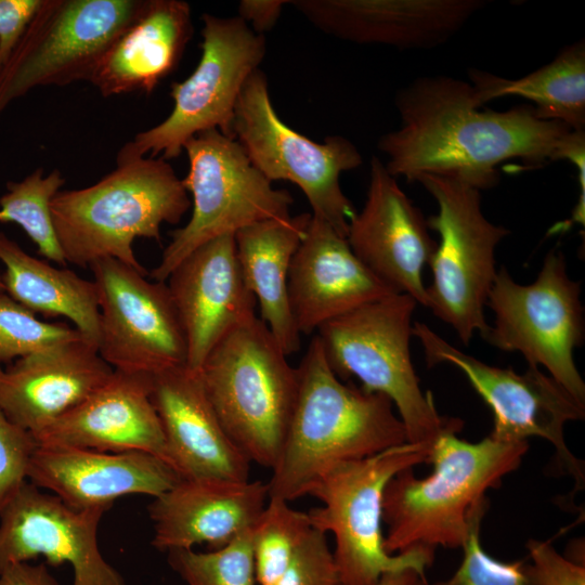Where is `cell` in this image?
<instances>
[{"label": "cell", "instance_id": "obj_22", "mask_svg": "<svg viewBox=\"0 0 585 585\" xmlns=\"http://www.w3.org/2000/svg\"><path fill=\"white\" fill-rule=\"evenodd\" d=\"M27 479L72 508L106 511L121 496L142 494L154 498L182 478L166 461L144 452L38 445Z\"/></svg>", "mask_w": 585, "mask_h": 585}, {"label": "cell", "instance_id": "obj_16", "mask_svg": "<svg viewBox=\"0 0 585 585\" xmlns=\"http://www.w3.org/2000/svg\"><path fill=\"white\" fill-rule=\"evenodd\" d=\"M104 512L72 508L26 481L0 514V571L42 556L53 566L68 563L73 585H126L99 547Z\"/></svg>", "mask_w": 585, "mask_h": 585}, {"label": "cell", "instance_id": "obj_31", "mask_svg": "<svg viewBox=\"0 0 585 585\" xmlns=\"http://www.w3.org/2000/svg\"><path fill=\"white\" fill-rule=\"evenodd\" d=\"M313 529L308 511L269 497L252 526V552L257 585H276L300 544Z\"/></svg>", "mask_w": 585, "mask_h": 585}, {"label": "cell", "instance_id": "obj_25", "mask_svg": "<svg viewBox=\"0 0 585 585\" xmlns=\"http://www.w3.org/2000/svg\"><path fill=\"white\" fill-rule=\"evenodd\" d=\"M268 499L260 480L181 479L147 507L152 544L165 551L198 544L220 548L255 524Z\"/></svg>", "mask_w": 585, "mask_h": 585}, {"label": "cell", "instance_id": "obj_17", "mask_svg": "<svg viewBox=\"0 0 585 585\" xmlns=\"http://www.w3.org/2000/svg\"><path fill=\"white\" fill-rule=\"evenodd\" d=\"M427 220L376 156L363 209L349 223L347 240L354 255L379 280L399 294L427 307L422 269L437 242Z\"/></svg>", "mask_w": 585, "mask_h": 585}, {"label": "cell", "instance_id": "obj_12", "mask_svg": "<svg viewBox=\"0 0 585 585\" xmlns=\"http://www.w3.org/2000/svg\"><path fill=\"white\" fill-rule=\"evenodd\" d=\"M486 304L494 325L483 339L507 352H520L528 365L549 376L585 405V384L574 362L584 339L581 285L570 278L564 255L551 249L536 280L518 284L505 266L496 272Z\"/></svg>", "mask_w": 585, "mask_h": 585}, {"label": "cell", "instance_id": "obj_6", "mask_svg": "<svg viewBox=\"0 0 585 585\" xmlns=\"http://www.w3.org/2000/svg\"><path fill=\"white\" fill-rule=\"evenodd\" d=\"M417 301L393 294L336 317L316 332L325 359L341 380L352 377L369 392L386 395L399 412L407 442L432 445L458 418L441 416L432 394L424 392L412 363V316Z\"/></svg>", "mask_w": 585, "mask_h": 585}, {"label": "cell", "instance_id": "obj_10", "mask_svg": "<svg viewBox=\"0 0 585 585\" xmlns=\"http://www.w3.org/2000/svg\"><path fill=\"white\" fill-rule=\"evenodd\" d=\"M183 151L188 172L182 179L192 199L188 222L171 233L150 276L166 282L171 271L200 245L270 219L290 217V193L277 190L249 160L240 144L218 129L191 138Z\"/></svg>", "mask_w": 585, "mask_h": 585}, {"label": "cell", "instance_id": "obj_5", "mask_svg": "<svg viewBox=\"0 0 585 585\" xmlns=\"http://www.w3.org/2000/svg\"><path fill=\"white\" fill-rule=\"evenodd\" d=\"M198 375L232 442L250 463L272 469L295 407L298 375L266 325L255 315L231 330Z\"/></svg>", "mask_w": 585, "mask_h": 585}, {"label": "cell", "instance_id": "obj_7", "mask_svg": "<svg viewBox=\"0 0 585 585\" xmlns=\"http://www.w3.org/2000/svg\"><path fill=\"white\" fill-rule=\"evenodd\" d=\"M432 445L405 442L375 455L344 461L324 473L308 495L321 500L308 511L312 526L334 536L339 585H378L384 574L414 569L425 574L434 551L390 555L384 547L382 499L400 471L428 463Z\"/></svg>", "mask_w": 585, "mask_h": 585}, {"label": "cell", "instance_id": "obj_4", "mask_svg": "<svg viewBox=\"0 0 585 585\" xmlns=\"http://www.w3.org/2000/svg\"><path fill=\"white\" fill-rule=\"evenodd\" d=\"M191 206L167 160L141 157L117 162L90 186L60 191L51 214L67 263L88 268L113 258L147 273L133 251L134 239L159 242L161 225L179 223Z\"/></svg>", "mask_w": 585, "mask_h": 585}, {"label": "cell", "instance_id": "obj_34", "mask_svg": "<svg viewBox=\"0 0 585 585\" xmlns=\"http://www.w3.org/2000/svg\"><path fill=\"white\" fill-rule=\"evenodd\" d=\"M487 499L476 507L469 533L463 545L464 558L454 574L433 585H532L528 563L522 560L505 562L491 557L480 542V523Z\"/></svg>", "mask_w": 585, "mask_h": 585}, {"label": "cell", "instance_id": "obj_33", "mask_svg": "<svg viewBox=\"0 0 585 585\" xmlns=\"http://www.w3.org/2000/svg\"><path fill=\"white\" fill-rule=\"evenodd\" d=\"M82 337L63 323H47L0 291V368L49 347ZM83 338V337H82Z\"/></svg>", "mask_w": 585, "mask_h": 585}, {"label": "cell", "instance_id": "obj_11", "mask_svg": "<svg viewBox=\"0 0 585 585\" xmlns=\"http://www.w3.org/2000/svg\"><path fill=\"white\" fill-rule=\"evenodd\" d=\"M233 132L250 162L269 181L296 184L306 195L312 217L347 237L356 211L339 178L363 162L350 140L335 134L318 143L288 127L272 105L266 76L260 68L240 92Z\"/></svg>", "mask_w": 585, "mask_h": 585}, {"label": "cell", "instance_id": "obj_3", "mask_svg": "<svg viewBox=\"0 0 585 585\" xmlns=\"http://www.w3.org/2000/svg\"><path fill=\"white\" fill-rule=\"evenodd\" d=\"M456 432L445 431L433 441L428 459L433 465L431 474L419 479L407 468L388 482L382 499L388 554L463 547L485 492L500 485L529 448L528 441L504 443L486 437L468 442Z\"/></svg>", "mask_w": 585, "mask_h": 585}, {"label": "cell", "instance_id": "obj_20", "mask_svg": "<svg viewBox=\"0 0 585 585\" xmlns=\"http://www.w3.org/2000/svg\"><path fill=\"white\" fill-rule=\"evenodd\" d=\"M152 380L151 375L114 370L102 386L37 433V444L110 453L144 452L170 465L151 400Z\"/></svg>", "mask_w": 585, "mask_h": 585}, {"label": "cell", "instance_id": "obj_42", "mask_svg": "<svg viewBox=\"0 0 585 585\" xmlns=\"http://www.w3.org/2000/svg\"><path fill=\"white\" fill-rule=\"evenodd\" d=\"M0 291H4V285H3V282H2L1 275H0Z\"/></svg>", "mask_w": 585, "mask_h": 585}, {"label": "cell", "instance_id": "obj_21", "mask_svg": "<svg viewBox=\"0 0 585 585\" xmlns=\"http://www.w3.org/2000/svg\"><path fill=\"white\" fill-rule=\"evenodd\" d=\"M399 294L352 251L347 237L311 217L288 274L290 311L300 334L364 304Z\"/></svg>", "mask_w": 585, "mask_h": 585}, {"label": "cell", "instance_id": "obj_35", "mask_svg": "<svg viewBox=\"0 0 585 585\" xmlns=\"http://www.w3.org/2000/svg\"><path fill=\"white\" fill-rule=\"evenodd\" d=\"M35 438L14 424L0 407V514L27 481Z\"/></svg>", "mask_w": 585, "mask_h": 585}, {"label": "cell", "instance_id": "obj_37", "mask_svg": "<svg viewBox=\"0 0 585 585\" xmlns=\"http://www.w3.org/2000/svg\"><path fill=\"white\" fill-rule=\"evenodd\" d=\"M526 548L532 585H585L584 564L564 558L547 542L530 540Z\"/></svg>", "mask_w": 585, "mask_h": 585}, {"label": "cell", "instance_id": "obj_40", "mask_svg": "<svg viewBox=\"0 0 585 585\" xmlns=\"http://www.w3.org/2000/svg\"><path fill=\"white\" fill-rule=\"evenodd\" d=\"M0 585H60L43 563L29 561L5 567L0 571Z\"/></svg>", "mask_w": 585, "mask_h": 585}, {"label": "cell", "instance_id": "obj_23", "mask_svg": "<svg viewBox=\"0 0 585 585\" xmlns=\"http://www.w3.org/2000/svg\"><path fill=\"white\" fill-rule=\"evenodd\" d=\"M151 400L182 479L249 480L251 463L223 429L198 372L180 366L154 375Z\"/></svg>", "mask_w": 585, "mask_h": 585}, {"label": "cell", "instance_id": "obj_26", "mask_svg": "<svg viewBox=\"0 0 585 585\" xmlns=\"http://www.w3.org/2000/svg\"><path fill=\"white\" fill-rule=\"evenodd\" d=\"M192 31L188 3L147 0L138 18L102 56L89 82L103 96L150 94L178 67Z\"/></svg>", "mask_w": 585, "mask_h": 585}, {"label": "cell", "instance_id": "obj_13", "mask_svg": "<svg viewBox=\"0 0 585 585\" xmlns=\"http://www.w3.org/2000/svg\"><path fill=\"white\" fill-rule=\"evenodd\" d=\"M147 0H42L0 68V115L31 89L89 81Z\"/></svg>", "mask_w": 585, "mask_h": 585}, {"label": "cell", "instance_id": "obj_18", "mask_svg": "<svg viewBox=\"0 0 585 585\" xmlns=\"http://www.w3.org/2000/svg\"><path fill=\"white\" fill-rule=\"evenodd\" d=\"M166 282L184 333L191 370L198 372L226 334L256 315L257 301L244 282L233 234L197 247Z\"/></svg>", "mask_w": 585, "mask_h": 585}, {"label": "cell", "instance_id": "obj_2", "mask_svg": "<svg viewBox=\"0 0 585 585\" xmlns=\"http://www.w3.org/2000/svg\"><path fill=\"white\" fill-rule=\"evenodd\" d=\"M296 368L295 407L266 482L269 497L288 503L308 495L336 465L407 442L391 400L339 379L316 336Z\"/></svg>", "mask_w": 585, "mask_h": 585}, {"label": "cell", "instance_id": "obj_14", "mask_svg": "<svg viewBox=\"0 0 585 585\" xmlns=\"http://www.w3.org/2000/svg\"><path fill=\"white\" fill-rule=\"evenodd\" d=\"M425 352L429 367L448 363L464 373L493 414L490 438L504 443L525 442L531 437L547 440L556 450V461L578 489L584 486V467L569 450L564 426L581 420L585 405L537 366L518 374L464 353L441 338L428 325L415 322L412 329Z\"/></svg>", "mask_w": 585, "mask_h": 585}, {"label": "cell", "instance_id": "obj_28", "mask_svg": "<svg viewBox=\"0 0 585 585\" xmlns=\"http://www.w3.org/2000/svg\"><path fill=\"white\" fill-rule=\"evenodd\" d=\"M0 261L5 266L1 275L5 294L35 314L68 318L98 348L100 310L93 281L28 255L2 232Z\"/></svg>", "mask_w": 585, "mask_h": 585}, {"label": "cell", "instance_id": "obj_15", "mask_svg": "<svg viewBox=\"0 0 585 585\" xmlns=\"http://www.w3.org/2000/svg\"><path fill=\"white\" fill-rule=\"evenodd\" d=\"M98 289V352L114 369L154 376L186 366V341L166 282L113 258L90 264Z\"/></svg>", "mask_w": 585, "mask_h": 585}, {"label": "cell", "instance_id": "obj_38", "mask_svg": "<svg viewBox=\"0 0 585 585\" xmlns=\"http://www.w3.org/2000/svg\"><path fill=\"white\" fill-rule=\"evenodd\" d=\"M41 2L42 0H0V68Z\"/></svg>", "mask_w": 585, "mask_h": 585}, {"label": "cell", "instance_id": "obj_24", "mask_svg": "<svg viewBox=\"0 0 585 585\" xmlns=\"http://www.w3.org/2000/svg\"><path fill=\"white\" fill-rule=\"evenodd\" d=\"M114 369L82 337L0 368V407L32 437L102 386Z\"/></svg>", "mask_w": 585, "mask_h": 585}, {"label": "cell", "instance_id": "obj_19", "mask_svg": "<svg viewBox=\"0 0 585 585\" xmlns=\"http://www.w3.org/2000/svg\"><path fill=\"white\" fill-rule=\"evenodd\" d=\"M321 31L360 44L432 49L453 36L484 0H295L288 1Z\"/></svg>", "mask_w": 585, "mask_h": 585}, {"label": "cell", "instance_id": "obj_36", "mask_svg": "<svg viewBox=\"0 0 585 585\" xmlns=\"http://www.w3.org/2000/svg\"><path fill=\"white\" fill-rule=\"evenodd\" d=\"M276 585H339L326 533L310 531Z\"/></svg>", "mask_w": 585, "mask_h": 585}, {"label": "cell", "instance_id": "obj_30", "mask_svg": "<svg viewBox=\"0 0 585 585\" xmlns=\"http://www.w3.org/2000/svg\"><path fill=\"white\" fill-rule=\"evenodd\" d=\"M64 183L58 169L44 176L37 168L20 182H8L6 193L0 197V222L18 224L41 257L63 266L67 262L55 233L51 202Z\"/></svg>", "mask_w": 585, "mask_h": 585}, {"label": "cell", "instance_id": "obj_39", "mask_svg": "<svg viewBox=\"0 0 585 585\" xmlns=\"http://www.w3.org/2000/svg\"><path fill=\"white\" fill-rule=\"evenodd\" d=\"M288 1L284 0H242L238 4V17L256 34L271 30Z\"/></svg>", "mask_w": 585, "mask_h": 585}, {"label": "cell", "instance_id": "obj_8", "mask_svg": "<svg viewBox=\"0 0 585 585\" xmlns=\"http://www.w3.org/2000/svg\"><path fill=\"white\" fill-rule=\"evenodd\" d=\"M416 182L438 204V213L427 219L440 236L428 263L432 280L426 287L427 308L468 346L477 332L483 338L490 328L484 307L497 272L495 250L510 231L487 220L476 187L435 174Z\"/></svg>", "mask_w": 585, "mask_h": 585}, {"label": "cell", "instance_id": "obj_41", "mask_svg": "<svg viewBox=\"0 0 585 585\" xmlns=\"http://www.w3.org/2000/svg\"><path fill=\"white\" fill-rule=\"evenodd\" d=\"M378 585H427V581L417 570L405 569L384 574Z\"/></svg>", "mask_w": 585, "mask_h": 585}, {"label": "cell", "instance_id": "obj_29", "mask_svg": "<svg viewBox=\"0 0 585 585\" xmlns=\"http://www.w3.org/2000/svg\"><path fill=\"white\" fill-rule=\"evenodd\" d=\"M469 82L478 103L502 96H520L533 103L543 120L559 121L572 130H585V41L563 48L548 64L519 78L507 79L470 68Z\"/></svg>", "mask_w": 585, "mask_h": 585}, {"label": "cell", "instance_id": "obj_32", "mask_svg": "<svg viewBox=\"0 0 585 585\" xmlns=\"http://www.w3.org/2000/svg\"><path fill=\"white\" fill-rule=\"evenodd\" d=\"M252 526L211 551L170 550L169 564L186 585H257Z\"/></svg>", "mask_w": 585, "mask_h": 585}, {"label": "cell", "instance_id": "obj_1", "mask_svg": "<svg viewBox=\"0 0 585 585\" xmlns=\"http://www.w3.org/2000/svg\"><path fill=\"white\" fill-rule=\"evenodd\" d=\"M401 127L380 136L388 172L416 182L422 174L494 187L497 166L520 159L526 168L569 160L585 145V130L540 119L532 106L482 109L470 82L447 75L418 77L398 91Z\"/></svg>", "mask_w": 585, "mask_h": 585}, {"label": "cell", "instance_id": "obj_9", "mask_svg": "<svg viewBox=\"0 0 585 585\" xmlns=\"http://www.w3.org/2000/svg\"><path fill=\"white\" fill-rule=\"evenodd\" d=\"M202 18L200 60L185 80L170 86L171 113L126 143L116 162L147 153L150 157L161 155L165 160L176 158L191 138L211 129L234 139L236 104L246 81L265 55V39L238 16L204 14Z\"/></svg>", "mask_w": 585, "mask_h": 585}, {"label": "cell", "instance_id": "obj_27", "mask_svg": "<svg viewBox=\"0 0 585 585\" xmlns=\"http://www.w3.org/2000/svg\"><path fill=\"white\" fill-rule=\"evenodd\" d=\"M311 217L304 212L264 220L234 234L242 275L259 304L260 320L287 356L298 352L301 343L289 306L288 274Z\"/></svg>", "mask_w": 585, "mask_h": 585}]
</instances>
